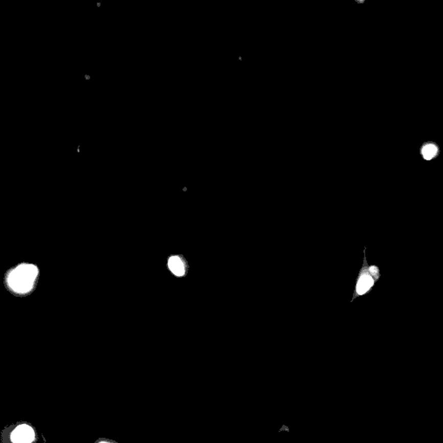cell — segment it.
Returning <instances> with one entry per match:
<instances>
[{
    "instance_id": "cell-1",
    "label": "cell",
    "mask_w": 443,
    "mask_h": 443,
    "mask_svg": "<svg viewBox=\"0 0 443 443\" xmlns=\"http://www.w3.org/2000/svg\"><path fill=\"white\" fill-rule=\"evenodd\" d=\"M37 273L33 266H20L9 277V285L17 292H27L32 288Z\"/></svg>"
},
{
    "instance_id": "cell-2",
    "label": "cell",
    "mask_w": 443,
    "mask_h": 443,
    "mask_svg": "<svg viewBox=\"0 0 443 443\" xmlns=\"http://www.w3.org/2000/svg\"><path fill=\"white\" fill-rule=\"evenodd\" d=\"M11 440L13 443H31L35 440L34 429L28 424H21L12 431Z\"/></svg>"
},
{
    "instance_id": "cell-3",
    "label": "cell",
    "mask_w": 443,
    "mask_h": 443,
    "mask_svg": "<svg viewBox=\"0 0 443 443\" xmlns=\"http://www.w3.org/2000/svg\"><path fill=\"white\" fill-rule=\"evenodd\" d=\"M438 148L435 144H427L422 148V156L426 160H431L437 155Z\"/></svg>"
},
{
    "instance_id": "cell-4",
    "label": "cell",
    "mask_w": 443,
    "mask_h": 443,
    "mask_svg": "<svg viewBox=\"0 0 443 443\" xmlns=\"http://www.w3.org/2000/svg\"><path fill=\"white\" fill-rule=\"evenodd\" d=\"M96 443H117L114 440H108V439H99L96 440Z\"/></svg>"
}]
</instances>
